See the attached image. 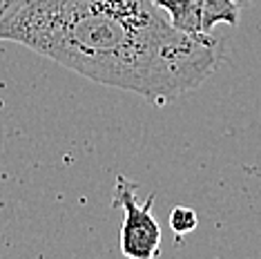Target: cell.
<instances>
[{
    "mask_svg": "<svg viewBox=\"0 0 261 259\" xmlns=\"http://www.w3.org/2000/svg\"><path fill=\"white\" fill-rule=\"evenodd\" d=\"M0 40L154 105L201 87L219 63L212 34L176 29L154 0H27L0 18Z\"/></svg>",
    "mask_w": 261,
    "mask_h": 259,
    "instance_id": "1",
    "label": "cell"
},
{
    "mask_svg": "<svg viewBox=\"0 0 261 259\" xmlns=\"http://www.w3.org/2000/svg\"><path fill=\"white\" fill-rule=\"evenodd\" d=\"M134 181L118 176L114 190V205L123 208V226H121V252L129 259H152L161 250V228L152 217L154 194L147 197L145 203L136 199Z\"/></svg>",
    "mask_w": 261,
    "mask_h": 259,
    "instance_id": "2",
    "label": "cell"
},
{
    "mask_svg": "<svg viewBox=\"0 0 261 259\" xmlns=\"http://www.w3.org/2000/svg\"><path fill=\"white\" fill-rule=\"evenodd\" d=\"M201 20V32L212 34L217 25H239V5L234 0H194Z\"/></svg>",
    "mask_w": 261,
    "mask_h": 259,
    "instance_id": "3",
    "label": "cell"
},
{
    "mask_svg": "<svg viewBox=\"0 0 261 259\" xmlns=\"http://www.w3.org/2000/svg\"><path fill=\"white\" fill-rule=\"evenodd\" d=\"M161 11L170 16V22L186 34H203L194 0H154Z\"/></svg>",
    "mask_w": 261,
    "mask_h": 259,
    "instance_id": "4",
    "label": "cell"
},
{
    "mask_svg": "<svg viewBox=\"0 0 261 259\" xmlns=\"http://www.w3.org/2000/svg\"><path fill=\"white\" fill-rule=\"evenodd\" d=\"M197 226H199V217L192 208H188V205H176L170 213V228L176 235H188Z\"/></svg>",
    "mask_w": 261,
    "mask_h": 259,
    "instance_id": "5",
    "label": "cell"
},
{
    "mask_svg": "<svg viewBox=\"0 0 261 259\" xmlns=\"http://www.w3.org/2000/svg\"><path fill=\"white\" fill-rule=\"evenodd\" d=\"M22 3H27V0H0V18L7 16L9 11H14L16 7H20Z\"/></svg>",
    "mask_w": 261,
    "mask_h": 259,
    "instance_id": "6",
    "label": "cell"
},
{
    "mask_svg": "<svg viewBox=\"0 0 261 259\" xmlns=\"http://www.w3.org/2000/svg\"><path fill=\"white\" fill-rule=\"evenodd\" d=\"M234 3L239 5V7H246V5H248V3H252V0H234Z\"/></svg>",
    "mask_w": 261,
    "mask_h": 259,
    "instance_id": "7",
    "label": "cell"
}]
</instances>
